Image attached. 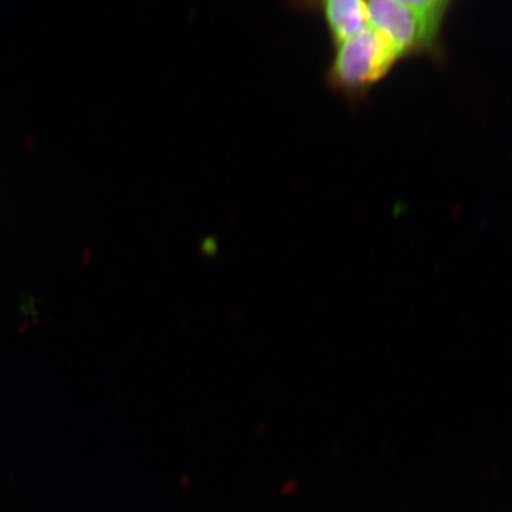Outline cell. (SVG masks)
Instances as JSON below:
<instances>
[{"label": "cell", "mask_w": 512, "mask_h": 512, "mask_svg": "<svg viewBox=\"0 0 512 512\" xmlns=\"http://www.w3.org/2000/svg\"><path fill=\"white\" fill-rule=\"evenodd\" d=\"M450 0H371V27L386 34L403 55L438 54Z\"/></svg>", "instance_id": "obj_1"}, {"label": "cell", "mask_w": 512, "mask_h": 512, "mask_svg": "<svg viewBox=\"0 0 512 512\" xmlns=\"http://www.w3.org/2000/svg\"><path fill=\"white\" fill-rule=\"evenodd\" d=\"M403 55L382 31L370 27L339 46L330 69L332 86L360 94L387 76Z\"/></svg>", "instance_id": "obj_2"}, {"label": "cell", "mask_w": 512, "mask_h": 512, "mask_svg": "<svg viewBox=\"0 0 512 512\" xmlns=\"http://www.w3.org/2000/svg\"><path fill=\"white\" fill-rule=\"evenodd\" d=\"M323 12L336 47L371 25L368 2L363 0H329Z\"/></svg>", "instance_id": "obj_3"}]
</instances>
